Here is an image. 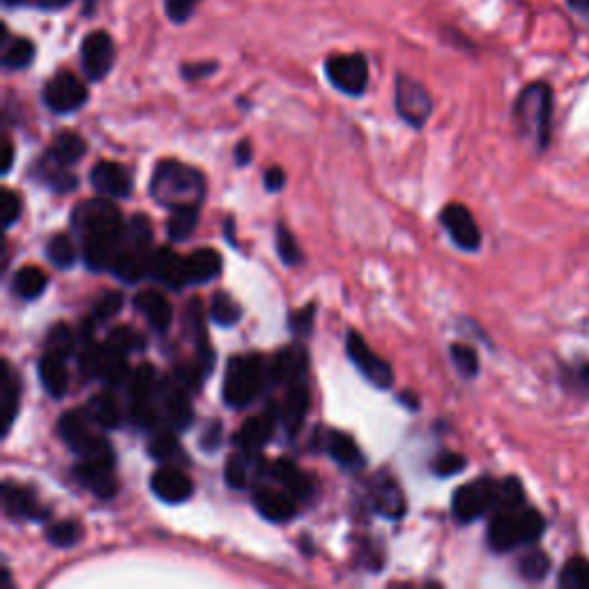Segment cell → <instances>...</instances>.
Returning <instances> with one entry per match:
<instances>
[{
	"mask_svg": "<svg viewBox=\"0 0 589 589\" xmlns=\"http://www.w3.org/2000/svg\"><path fill=\"white\" fill-rule=\"evenodd\" d=\"M72 228L81 237L83 260L90 270H111L125 233V221L116 203L83 201L72 212Z\"/></svg>",
	"mask_w": 589,
	"mask_h": 589,
	"instance_id": "6da1fadb",
	"label": "cell"
},
{
	"mask_svg": "<svg viewBox=\"0 0 589 589\" xmlns=\"http://www.w3.org/2000/svg\"><path fill=\"white\" fill-rule=\"evenodd\" d=\"M150 194L168 210L201 208L205 198V175L198 168L166 159L159 162L150 180Z\"/></svg>",
	"mask_w": 589,
	"mask_h": 589,
	"instance_id": "7a4b0ae2",
	"label": "cell"
},
{
	"mask_svg": "<svg viewBox=\"0 0 589 589\" xmlns=\"http://www.w3.org/2000/svg\"><path fill=\"white\" fill-rule=\"evenodd\" d=\"M493 514L491 525H488V546L495 553H509V550L530 546L541 539L543 527H546L539 511L527 507L525 502L504 504Z\"/></svg>",
	"mask_w": 589,
	"mask_h": 589,
	"instance_id": "3957f363",
	"label": "cell"
},
{
	"mask_svg": "<svg viewBox=\"0 0 589 589\" xmlns=\"http://www.w3.org/2000/svg\"><path fill=\"white\" fill-rule=\"evenodd\" d=\"M152 226L150 219L145 214H134L125 224V233H122V242L118 247L116 260H113L111 272L116 274L120 281L136 283L141 281L150 270L152 260Z\"/></svg>",
	"mask_w": 589,
	"mask_h": 589,
	"instance_id": "277c9868",
	"label": "cell"
},
{
	"mask_svg": "<svg viewBox=\"0 0 589 589\" xmlns=\"http://www.w3.org/2000/svg\"><path fill=\"white\" fill-rule=\"evenodd\" d=\"M514 120L527 141H532L539 150H546L550 120H553V90L546 83L527 86L514 104Z\"/></svg>",
	"mask_w": 589,
	"mask_h": 589,
	"instance_id": "5b68a950",
	"label": "cell"
},
{
	"mask_svg": "<svg viewBox=\"0 0 589 589\" xmlns=\"http://www.w3.org/2000/svg\"><path fill=\"white\" fill-rule=\"evenodd\" d=\"M265 380H270V366L260 355H235L226 366L224 401L231 408H247L258 399Z\"/></svg>",
	"mask_w": 589,
	"mask_h": 589,
	"instance_id": "8992f818",
	"label": "cell"
},
{
	"mask_svg": "<svg viewBox=\"0 0 589 589\" xmlns=\"http://www.w3.org/2000/svg\"><path fill=\"white\" fill-rule=\"evenodd\" d=\"M497 500H500V484L484 477L458 488L454 493V500H451V511H454V518L458 523L470 525L474 520L495 511Z\"/></svg>",
	"mask_w": 589,
	"mask_h": 589,
	"instance_id": "52a82bcc",
	"label": "cell"
},
{
	"mask_svg": "<svg viewBox=\"0 0 589 589\" xmlns=\"http://www.w3.org/2000/svg\"><path fill=\"white\" fill-rule=\"evenodd\" d=\"M325 72L332 86L341 90L343 95L359 97L369 86V65H366L364 56H359V53H343V56L330 58L325 65Z\"/></svg>",
	"mask_w": 589,
	"mask_h": 589,
	"instance_id": "ba28073f",
	"label": "cell"
},
{
	"mask_svg": "<svg viewBox=\"0 0 589 589\" xmlns=\"http://www.w3.org/2000/svg\"><path fill=\"white\" fill-rule=\"evenodd\" d=\"M42 97L49 111L67 116V113L79 111L88 102V88L79 76H74L72 72H60L44 86Z\"/></svg>",
	"mask_w": 589,
	"mask_h": 589,
	"instance_id": "9c48e42d",
	"label": "cell"
},
{
	"mask_svg": "<svg viewBox=\"0 0 589 589\" xmlns=\"http://www.w3.org/2000/svg\"><path fill=\"white\" fill-rule=\"evenodd\" d=\"M396 111L399 116L415 129L424 127L426 120L431 118L433 99L422 83L410 79V76H399L396 79Z\"/></svg>",
	"mask_w": 589,
	"mask_h": 589,
	"instance_id": "30bf717a",
	"label": "cell"
},
{
	"mask_svg": "<svg viewBox=\"0 0 589 589\" xmlns=\"http://www.w3.org/2000/svg\"><path fill=\"white\" fill-rule=\"evenodd\" d=\"M346 350H348L350 362L357 366V371L362 373V376L369 380L371 385H376L378 389H389L394 385L392 366H389V362H385V359L373 353V350L366 346V341L357 332H348Z\"/></svg>",
	"mask_w": 589,
	"mask_h": 589,
	"instance_id": "8fae6325",
	"label": "cell"
},
{
	"mask_svg": "<svg viewBox=\"0 0 589 589\" xmlns=\"http://www.w3.org/2000/svg\"><path fill=\"white\" fill-rule=\"evenodd\" d=\"M113 63H116V47H113L109 33L95 30V33L86 35L81 44V65L88 79L102 81L111 72Z\"/></svg>",
	"mask_w": 589,
	"mask_h": 589,
	"instance_id": "7c38bea8",
	"label": "cell"
},
{
	"mask_svg": "<svg viewBox=\"0 0 589 589\" xmlns=\"http://www.w3.org/2000/svg\"><path fill=\"white\" fill-rule=\"evenodd\" d=\"M440 224L445 226V231L449 233L451 240L458 249L463 251H479L481 247V231L477 226V221L470 214L468 208L463 205L451 203L440 214Z\"/></svg>",
	"mask_w": 589,
	"mask_h": 589,
	"instance_id": "4fadbf2b",
	"label": "cell"
},
{
	"mask_svg": "<svg viewBox=\"0 0 589 589\" xmlns=\"http://www.w3.org/2000/svg\"><path fill=\"white\" fill-rule=\"evenodd\" d=\"M150 488L166 504H182L194 493V484L185 472L175 465H164L150 479Z\"/></svg>",
	"mask_w": 589,
	"mask_h": 589,
	"instance_id": "5bb4252c",
	"label": "cell"
},
{
	"mask_svg": "<svg viewBox=\"0 0 589 589\" xmlns=\"http://www.w3.org/2000/svg\"><path fill=\"white\" fill-rule=\"evenodd\" d=\"M148 274L155 281L162 283V286L171 290H180L189 286L187 281V263L180 254H175L173 249H157L150 260Z\"/></svg>",
	"mask_w": 589,
	"mask_h": 589,
	"instance_id": "9a60e30c",
	"label": "cell"
},
{
	"mask_svg": "<svg viewBox=\"0 0 589 589\" xmlns=\"http://www.w3.org/2000/svg\"><path fill=\"white\" fill-rule=\"evenodd\" d=\"M90 185L106 198H127L132 194V175L118 162H99L90 171Z\"/></svg>",
	"mask_w": 589,
	"mask_h": 589,
	"instance_id": "2e32d148",
	"label": "cell"
},
{
	"mask_svg": "<svg viewBox=\"0 0 589 589\" xmlns=\"http://www.w3.org/2000/svg\"><path fill=\"white\" fill-rule=\"evenodd\" d=\"M265 470V461L258 451L240 449V454H233L228 458L224 477L228 486L235 488V491H242V488L254 486L256 479L263 477Z\"/></svg>",
	"mask_w": 589,
	"mask_h": 589,
	"instance_id": "e0dca14e",
	"label": "cell"
},
{
	"mask_svg": "<svg viewBox=\"0 0 589 589\" xmlns=\"http://www.w3.org/2000/svg\"><path fill=\"white\" fill-rule=\"evenodd\" d=\"M309 357L302 346H288L274 355L270 364V382L277 385H295L307 376Z\"/></svg>",
	"mask_w": 589,
	"mask_h": 589,
	"instance_id": "ac0fdd59",
	"label": "cell"
},
{
	"mask_svg": "<svg viewBox=\"0 0 589 589\" xmlns=\"http://www.w3.org/2000/svg\"><path fill=\"white\" fill-rule=\"evenodd\" d=\"M369 502L380 516L392 518V520L401 518L405 511H408V502H405L399 484L389 477H378V479L371 481Z\"/></svg>",
	"mask_w": 589,
	"mask_h": 589,
	"instance_id": "d6986e66",
	"label": "cell"
},
{
	"mask_svg": "<svg viewBox=\"0 0 589 589\" xmlns=\"http://www.w3.org/2000/svg\"><path fill=\"white\" fill-rule=\"evenodd\" d=\"M311 396L309 389L304 387V382H295V385H288V392L283 396L281 408H279V424L286 428L288 435L300 433L304 419L309 415Z\"/></svg>",
	"mask_w": 589,
	"mask_h": 589,
	"instance_id": "ffe728a7",
	"label": "cell"
},
{
	"mask_svg": "<svg viewBox=\"0 0 589 589\" xmlns=\"http://www.w3.org/2000/svg\"><path fill=\"white\" fill-rule=\"evenodd\" d=\"M90 424H93V419H90L88 410H70L58 419V435L76 456H79L83 449L93 445V440L97 438V435L90 431Z\"/></svg>",
	"mask_w": 589,
	"mask_h": 589,
	"instance_id": "44dd1931",
	"label": "cell"
},
{
	"mask_svg": "<svg viewBox=\"0 0 589 589\" xmlns=\"http://www.w3.org/2000/svg\"><path fill=\"white\" fill-rule=\"evenodd\" d=\"M277 422H279V415L274 410L260 412V415L247 419L235 435V445L244 451H260L267 442L272 440Z\"/></svg>",
	"mask_w": 589,
	"mask_h": 589,
	"instance_id": "7402d4cb",
	"label": "cell"
},
{
	"mask_svg": "<svg viewBox=\"0 0 589 589\" xmlns=\"http://www.w3.org/2000/svg\"><path fill=\"white\" fill-rule=\"evenodd\" d=\"M74 477L79 484L102 500H111L118 493V481L113 479V468H106V465H95L79 461L74 468Z\"/></svg>",
	"mask_w": 589,
	"mask_h": 589,
	"instance_id": "603a6c76",
	"label": "cell"
},
{
	"mask_svg": "<svg viewBox=\"0 0 589 589\" xmlns=\"http://www.w3.org/2000/svg\"><path fill=\"white\" fill-rule=\"evenodd\" d=\"M254 504L258 514L270 520V523H286V520L295 516V500L288 493L277 491V488H256Z\"/></svg>",
	"mask_w": 589,
	"mask_h": 589,
	"instance_id": "cb8c5ba5",
	"label": "cell"
},
{
	"mask_svg": "<svg viewBox=\"0 0 589 589\" xmlns=\"http://www.w3.org/2000/svg\"><path fill=\"white\" fill-rule=\"evenodd\" d=\"M162 403H164V415L166 422L171 424L175 431H185L194 422V408L189 401V389H185L180 382L168 385L162 389Z\"/></svg>",
	"mask_w": 589,
	"mask_h": 589,
	"instance_id": "d4e9b609",
	"label": "cell"
},
{
	"mask_svg": "<svg viewBox=\"0 0 589 589\" xmlns=\"http://www.w3.org/2000/svg\"><path fill=\"white\" fill-rule=\"evenodd\" d=\"M134 309L148 320V325L155 332H166L173 320V307L162 293L157 290H143L134 297Z\"/></svg>",
	"mask_w": 589,
	"mask_h": 589,
	"instance_id": "484cf974",
	"label": "cell"
},
{
	"mask_svg": "<svg viewBox=\"0 0 589 589\" xmlns=\"http://www.w3.org/2000/svg\"><path fill=\"white\" fill-rule=\"evenodd\" d=\"M97 378H102L106 387L127 385L129 378H132V371H129V364H127V353H122V350L111 346V343L99 346Z\"/></svg>",
	"mask_w": 589,
	"mask_h": 589,
	"instance_id": "4316f807",
	"label": "cell"
},
{
	"mask_svg": "<svg viewBox=\"0 0 589 589\" xmlns=\"http://www.w3.org/2000/svg\"><path fill=\"white\" fill-rule=\"evenodd\" d=\"M3 504H5L7 516L14 520H37L47 516V511L40 509L35 495L30 493L28 488L10 484V481H5L3 484Z\"/></svg>",
	"mask_w": 589,
	"mask_h": 589,
	"instance_id": "83f0119b",
	"label": "cell"
},
{
	"mask_svg": "<svg viewBox=\"0 0 589 589\" xmlns=\"http://www.w3.org/2000/svg\"><path fill=\"white\" fill-rule=\"evenodd\" d=\"M35 173L37 178H40L49 189L56 191V194H70V191H74L76 185H79V180H76V175L70 171V166L53 157L51 152H47V155L35 164Z\"/></svg>",
	"mask_w": 589,
	"mask_h": 589,
	"instance_id": "f1b7e54d",
	"label": "cell"
},
{
	"mask_svg": "<svg viewBox=\"0 0 589 589\" xmlns=\"http://www.w3.org/2000/svg\"><path fill=\"white\" fill-rule=\"evenodd\" d=\"M325 449L327 454H330L336 465H341L343 470L348 472H359L364 470V454L362 449L357 447V442L350 438V435L341 433V431H330L327 433V440H325Z\"/></svg>",
	"mask_w": 589,
	"mask_h": 589,
	"instance_id": "f546056e",
	"label": "cell"
},
{
	"mask_svg": "<svg viewBox=\"0 0 589 589\" xmlns=\"http://www.w3.org/2000/svg\"><path fill=\"white\" fill-rule=\"evenodd\" d=\"M272 477L279 481V486L286 491L293 500H307L311 495V477L307 472H302L293 461L288 458H279L277 463L270 468Z\"/></svg>",
	"mask_w": 589,
	"mask_h": 589,
	"instance_id": "4dcf8cb0",
	"label": "cell"
},
{
	"mask_svg": "<svg viewBox=\"0 0 589 589\" xmlns=\"http://www.w3.org/2000/svg\"><path fill=\"white\" fill-rule=\"evenodd\" d=\"M189 286H201L219 277L221 256L214 249H196L185 258Z\"/></svg>",
	"mask_w": 589,
	"mask_h": 589,
	"instance_id": "1f68e13d",
	"label": "cell"
},
{
	"mask_svg": "<svg viewBox=\"0 0 589 589\" xmlns=\"http://www.w3.org/2000/svg\"><path fill=\"white\" fill-rule=\"evenodd\" d=\"M37 371H40V380L47 394L53 399H63L67 394V387H70V376H67L65 359L56 357L51 353H44V357L37 364Z\"/></svg>",
	"mask_w": 589,
	"mask_h": 589,
	"instance_id": "d6a6232c",
	"label": "cell"
},
{
	"mask_svg": "<svg viewBox=\"0 0 589 589\" xmlns=\"http://www.w3.org/2000/svg\"><path fill=\"white\" fill-rule=\"evenodd\" d=\"M47 274L40 267L26 265L12 277V293L21 300H37L47 290Z\"/></svg>",
	"mask_w": 589,
	"mask_h": 589,
	"instance_id": "836d02e7",
	"label": "cell"
},
{
	"mask_svg": "<svg viewBox=\"0 0 589 589\" xmlns=\"http://www.w3.org/2000/svg\"><path fill=\"white\" fill-rule=\"evenodd\" d=\"M127 385H129V396H132V401H155L157 396L162 394L159 376L152 364H141L139 369H134Z\"/></svg>",
	"mask_w": 589,
	"mask_h": 589,
	"instance_id": "e575fe53",
	"label": "cell"
},
{
	"mask_svg": "<svg viewBox=\"0 0 589 589\" xmlns=\"http://www.w3.org/2000/svg\"><path fill=\"white\" fill-rule=\"evenodd\" d=\"M0 405H3V428L5 433L10 431V426L14 424V419L19 415V380L12 373V366L3 362V380H0Z\"/></svg>",
	"mask_w": 589,
	"mask_h": 589,
	"instance_id": "d590c367",
	"label": "cell"
},
{
	"mask_svg": "<svg viewBox=\"0 0 589 589\" xmlns=\"http://www.w3.org/2000/svg\"><path fill=\"white\" fill-rule=\"evenodd\" d=\"M88 415L99 428H118L122 424V410L111 394H97L88 401Z\"/></svg>",
	"mask_w": 589,
	"mask_h": 589,
	"instance_id": "8d00e7d4",
	"label": "cell"
},
{
	"mask_svg": "<svg viewBox=\"0 0 589 589\" xmlns=\"http://www.w3.org/2000/svg\"><path fill=\"white\" fill-rule=\"evenodd\" d=\"M3 47H5L3 49L5 70H26V67H30V63L35 60V44L26 40V37H14V40H7V33H5Z\"/></svg>",
	"mask_w": 589,
	"mask_h": 589,
	"instance_id": "74e56055",
	"label": "cell"
},
{
	"mask_svg": "<svg viewBox=\"0 0 589 589\" xmlns=\"http://www.w3.org/2000/svg\"><path fill=\"white\" fill-rule=\"evenodd\" d=\"M49 152L56 159H60V162H63V164L74 166V164H79L83 157H86L88 145H86V141L81 139L79 134L63 132V134L56 136V141H53Z\"/></svg>",
	"mask_w": 589,
	"mask_h": 589,
	"instance_id": "f35d334b",
	"label": "cell"
},
{
	"mask_svg": "<svg viewBox=\"0 0 589 589\" xmlns=\"http://www.w3.org/2000/svg\"><path fill=\"white\" fill-rule=\"evenodd\" d=\"M150 456L157 458V461H164V463L187 461V456L182 454V449L178 445V438H175L171 431H159V433L152 435Z\"/></svg>",
	"mask_w": 589,
	"mask_h": 589,
	"instance_id": "ab89813d",
	"label": "cell"
},
{
	"mask_svg": "<svg viewBox=\"0 0 589 589\" xmlns=\"http://www.w3.org/2000/svg\"><path fill=\"white\" fill-rule=\"evenodd\" d=\"M47 258L51 265H56L58 270H72L79 254H76L74 242L67 235H53L47 242Z\"/></svg>",
	"mask_w": 589,
	"mask_h": 589,
	"instance_id": "60d3db41",
	"label": "cell"
},
{
	"mask_svg": "<svg viewBox=\"0 0 589 589\" xmlns=\"http://www.w3.org/2000/svg\"><path fill=\"white\" fill-rule=\"evenodd\" d=\"M210 316L221 327H233L242 318V309L228 293H214L210 302Z\"/></svg>",
	"mask_w": 589,
	"mask_h": 589,
	"instance_id": "b9f144b4",
	"label": "cell"
},
{
	"mask_svg": "<svg viewBox=\"0 0 589 589\" xmlns=\"http://www.w3.org/2000/svg\"><path fill=\"white\" fill-rule=\"evenodd\" d=\"M198 212L201 208H185V210H173L171 219H168L166 233L173 242H182L196 231L198 226Z\"/></svg>",
	"mask_w": 589,
	"mask_h": 589,
	"instance_id": "7bdbcfd3",
	"label": "cell"
},
{
	"mask_svg": "<svg viewBox=\"0 0 589 589\" xmlns=\"http://www.w3.org/2000/svg\"><path fill=\"white\" fill-rule=\"evenodd\" d=\"M74 348H76V336L72 332V327L65 323L53 325L47 334V353L67 359L74 355Z\"/></svg>",
	"mask_w": 589,
	"mask_h": 589,
	"instance_id": "ee69618b",
	"label": "cell"
},
{
	"mask_svg": "<svg viewBox=\"0 0 589 589\" xmlns=\"http://www.w3.org/2000/svg\"><path fill=\"white\" fill-rule=\"evenodd\" d=\"M560 587L589 589V562L585 557H571L560 571Z\"/></svg>",
	"mask_w": 589,
	"mask_h": 589,
	"instance_id": "f6af8a7d",
	"label": "cell"
},
{
	"mask_svg": "<svg viewBox=\"0 0 589 589\" xmlns=\"http://www.w3.org/2000/svg\"><path fill=\"white\" fill-rule=\"evenodd\" d=\"M83 537V527L76 520H60L47 530V539L56 548H72Z\"/></svg>",
	"mask_w": 589,
	"mask_h": 589,
	"instance_id": "bcb514c9",
	"label": "cell"
},
{
	"mask_svg": "<svg viewBox=\"0 0 589 589\" xmlns=\"http://www.w3.org/2000/svg\"><path fill=\"white\" fill-rule=\"evenodd\" d=\"M548 571H550V557L546 553H541V550H532V553H525L518 560V573L525 580H532V583H537V580L546 578Z\"/></svg>",
	"mask_w": 589,
	"mask_h": 589,
	"instance_id": "7dc6e473",
	"label": "cell"
},
{
	"mask_svg": "<svg viewBox=\"0 0 589 589\" xmlns=\"http://www.w3.org/2000/svg\"><path fill=\"white\" fill-rule=\"evenodd\" d=\"M185 332L194 339L198 346L208 343V330H205V316H203V304L201 300H191L185 309V320H182Z\"/></svg>",
	"mask_w": 589,
	"mask_h": 589,
	"instance_id": "c3c4849f",
	"label": "cell"
},
{
	"mask_svg": "<svg viewBox=\"0 0 589 589\" xmlns=\"http://www.w3.org/2000/svg\"><path fill=\"white\" fill-rule=\"evenodd\" d=\"M277 251H279L283 263H286L288 267L300 265L302 258H304L300 244H297V240H295V235L290 233L283 224L277 226Z\"/></svg>",
	"mask_w": 589,
	"mask_h": 589,
	"instance_id": "681fc988",
	"label": "cell"
},
{
	"mask_svg": "<svg viewBox=\"0 0 589 589\" xmlns=\"http://www.w3.org/2000/svg\"><path fill=\"white\" fill-rule=\"evenodd\" d=\"M451 359H454L456 371L461 373L463 378H474L479 373V357L470 346L454 343V346H451Z\"/></svg>",
	"mask_w": 589,
	"mask_h": 589,
	"instance_id": "f907efd6",
	"label": "cell"
},
{
	"mask_svg": "<svg viewBox=\"0 0 589 589\" xmlns=\"http://www.w3.org/2000/svg\"><path fill=\"white\" fill-rule=\"evenodd\" d=\"M106 343H111V346H116L118 350H122V353H139V350H143L145 341L143 336L139 332L129 330V327H116L109 334V339H106Z\"/></svg>",
	"mask_w": 589,
	"mask_h": 589,
	"instance_id": "816d5d0a",
	"label": "cell"
},
{
	"mask_svg": "<svg viewBox=\"0 0 589 589\" xmlns=\"http://www.w3.org/2000/svg\"><path fill=\"white\" fill-rule=\"evenodd\" d=\"M465 465H468L465 456L454 454V451H442V454L433 458L431 470L433 474H438V477H454V474L465 470Z\"/></svg>",
	"mask_w": 589,
	"mask_h": 589,
	"instance_id": "f5cc1de1",
	"label": "cell"
},
{
	"mask_svg": "<svg viewBox=\"0 0 589 589\" xmlns=\"http://www.w3.org/2000/svg\"><path fill=\"white\" fill-rule=\"evenodd\" d=\"M122 304H125V300H122V295L116 293V290H111V293H104L99 300L95 302L93 307V318L95 323H106V320H111L116 313H120Z\"/></svg>",
	"mask_w": 589,
	"mask_h": 589,
	"instance_id": "db71d44e",
	"label": "cell"
},
{
	"mask_svg": "<svg viewBox=\"0 0 589 589\" xmlns=\"http://www.w3.org/2000/svg\"><path fill=\"white\" fill-rule=\"evenodd\" d=\"M201 0H166V14L173 24H185V21L194 14L196 5Z\"/></svg>",
	"mask_w": 589,
	"mask_h": 589,
	"instance_id": "11a10c76",
	"label": "cell"
},
{
	"mask_svg": "<svg viewBox=\"0 0 589 589\" xmlns=\"http://www.w3.org/2000/svg\"><path fill=\"white\" fill-rule=\"evenodd\" d=\"M3 224L5 228H12L21 217V198L10 189H3Z\"/></svg>",
	"mask_w": 589,
	"mask_h": 589,
	"instance_id": "9f6ffc18",
	"label": "cell"
},
{
	"mask_svg": "<svg viewBox=\"0 0 589 589\" xmlns=\"http://www.w3.org/2000/svg\"><path fill=\"white\" fill-rule=\"evenodd\" d=\"M288 325H290V332H293V334L307 336L311 332V327H313V307L290 313Z\"/></svg>",
	"mask_w": 589,
	"mask_h": 589,
	"instance_id": "6f0895ef",
	"label": "cell"
},
{
	"mask_svg": "<svg viewBox=\"0 0 589 589\" xmlns=\"http://www.w3.org/2000/svg\"><path fill=\"white\" fill-rule=\"evenodd\" d=\"M221 438H224V428H221L219 422H210L208 426L203 428L201 433V449L208 451V454H214L221 447Z\"/></svg>",
	"mask_w": 589,
	"mask_h": 589,
	"instance_id": "680465c9",
	"label": "cell"
},
{
	"mask_svg": "<svg viewBox=\"0 0 589 589\" xmlns=\"http://www.w3.org/2000/svg\"><path fill=\"white\" fill-rule=\"evenodd\" d=\"M214 70H217V65H214V63L185 65V67H182V76H185L187 81H196V79H203V76H210Z\"/></svg>",
	"mask_w": 589,
	"mask_h": 589,
	"instance_id": "91938a15",
	"label": "cell"
},
{
	"mask_svg": "<svg viewBox=\"0 0 589 589\" xmlns=\"http://www.w3.org/2000/svg\"><path fill=\"white\" fill-rule=\"evenodd\" d=\"M283 185H286V173H283L279 166L267 168V173H265V189L267 191H281Z\"/></svg>",
	"mask_w": 589,
	"mask_h": 589,
	"instance_id": "94428289",
	"label": "cell"
},
{
	"mask_svg": "<svg viewBox=\"0 0 589 589\" xmlns=\"http://www.w3.org/2000/svg\"><path fill=\"white\" fill-rule=\"evenodd\" d=\"M251 162V145L249 141H242L235 148V164L237 166H247Z\"/></svg>",
	"mask_w": 589,
	"mask_h": 589,
	"instance_id": "6125c7cd",
	"label": "cell"
},
{
	"mask_svg": "<svg viewBox=\"0 0 589 589\" xmlns=\"http://www.w3.org/2000/svg\"><path fill=\"white\" fill-rule=\"evenodd\" d=\"M566 5H569V10L573 14H578V17L589 19V0H566Z\"/></svg>",
	"mask_w": 589,
	"mask_h": 589,
	"instance_id": "be15d7a7",
	"label": "cell"
},
{
	"mask_svg": "<svg viewBox=\"0 0 589 589\" xmlns=\"http://www.w3.org/2000/svg\"><path fill=\"white\" fill-rule=\"evenodd\" d=\"M14 164V148L10 141H5V162H3V173H10V168Z\"/></svg>",
	"mask_w": 589,
	"mask_h": 589,
	"instance_id": "e7e4bbea",
	"label": "cell"
},
{
	"mask_svg": "<svg viewBox=\"0 0 589 589\" xmlns=\"http://www.w3.org/2000/svg\"><path fill=\"white\" fill-rule=\"evenodd\" d=\"M40 3V7H44V10H60V7L70 5L72 0H37Z\"/></svg>",
	"mask_w": 589,
	"mask_h": 589,
	"instance_id": "03108f58",
	"label": "cell"
},
{
	"mask_svg": "<svg viewBox=\"0 0 589 589\" xmlns=\"http://www.w3.org/2000/svg\"><path fill=\"white\" fill-rule=\"evenodd\" d=\"M3 3H5L7 7H12V5H21V3H28V0H3Z\"/></svg>",
	"mask_w": 589,
	"mask_h": 589,
	"instance_id": "003e7915",
	"label": "cell"
}]
</instances>
